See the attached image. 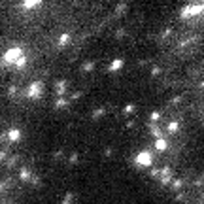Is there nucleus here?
<instances>
[{
    "mask_svg": "<svg viewBox=\"0 0 204 204\" xmlns=\"http://www.w3.org/2000/svg\"><path fill=\"white\" fill-rule=\"evenodd\" d=\"M21 57H25L23 55V49H19V47H13V49H8L6 53H4V57H2V62L4 64H17V61Z\"/></svg>",
    "mask_w": 204,
    "mask_h": 204,
    "instance_id": "obj_1",
    "label": "nucleus"
},
{
    "mask_svg": "<svg viewBox=\"0 0 204 204\" xmlns=\"http://www.w3.org/2000/svg\"><path fill=\"white\" fill-rule=\"evenodd\" d=\"M134 163L138 166H151V163H153V155H151L149 151H140V153L136 155Z\"/></svg>",
    "mask_w": 204,
    "mask_h": 204,
    "instance_id": "obj_2",
    "label": "nucleus"
},
{
    "mask_svg": "<svg viewBox=\"0 0 204 204\" xmlns=\"http://www.w3.org/2000/svg\"><path fill=\"white\" fill-rule=\"evenodd\" d=\"M42 87H43L42 81H34V83H30L29 91H27V97H29V98H38L40 95H42Z\"/></svg>",
    "mask_w": 204,
    "mask_h": 204,
    "instance_id": "obj_3",
    "label": "nucleus"
},
{
    "mask_svg": "<svg viewBox=\"0 0 204 204\" xmlns=\"http://www.w3.org/2000/svg\"><path fill=\"white\" fill-rule=\"evenodd\" d=\"M204 11V4H197V6H187L182 10V17H191V15H197Z\"/></svg>",
    "mask_w": 204,
    "mask_h": 204,
    "instance_id": "obj_4",
    "label": "nucleus"
},
{
    "mask_svg": "<svg viewBox=\"0 0 204 204\" xmlns=\"http://www.w3.org/2000/svg\"><path fill=\"white\" fill-rule=\"evenodd\" d=\"M153 146H155V149H157V151H165L166 147H168V142H166L165 138H159V140H155Z\"/></svg>",
    "mask_w": 204,
    "mask_h": 204,
    "instance_id": "obj_5",
    "label": "nucleus"
},
{
    "mask_svg": "<svg viewBox=\"0 0 204 204\" xmlns=\"http://www.w3.org/2000/svg\"><path fill=\"white\" fill-rule=\"evenodd\" d=\"M149 130H151V134L155 136V140H159V138H163V130L159 129L155 123H149Z\"/></svg>",
    "mask_w": 204,
    "mask_h": 204,
    "instance_id": "obj_6",
    "label": "nucleus"
},
{
    "mask_svg": "<svg viewBox=\"0 0 204 204\" xmlns=\"http://www.w3.org/2000/svg\"><path fill=\"white\" fill-rule=\"evenodd\" d=\"M121 66H123V59H115V61L110 62V66H108V68H110V72H117Z\"/></svg>",
    "mask_w": 204,
    "mask_h": 204,
    "instance_id": "obj_7",
    "label": "nucleus"
},
{
    "mask_svg": "<svg viewBox=\"0 0 204 204\" xmlns=\"http://www.w3.org/2000/svg\"><path fill=\"white\" fill-rule=\"evenodd\" d=\"M19 138H21V132H19L17 129H13V130L8 132V140H11V142H15V140H19Z\"/></svg>",
    "mask_w": 204,
    "mask_h": 204,
    "instance_id": "obj_8",
    "label": "nucleus"
},
{
    "mask_svg": "<svg viewBox=\"0 0 204 204\" xmlns=\"http://www.w3.org/2000/svg\"><path fill=\"white\" fill-rule=\"evenodd\" d=\"M161 176H163V183H168L170 182V168H163L161 170Z\"/></svg>",
    "mask_w": 204,
    "mask_h": 204,
    "instance_id": "obj_9",
    "label": "nucleus"
},
{
    "mask_svg": "<svg viewBox=\"0 0 204 204\" xmlns=\"http://www.w3.org/2000/svg\"><path fill=\"white\" fill-rule=\"evenodd\" d=\"M178 123L176 121H172V123H168V127H166V132H170V134H174V132H178Z\"/></svg>",
    "mask_w": 204,
    "mask_h": 204,
    "instance_id": "obj_10",
    "label": "nucleus"
},
{
    "mask_svg": "<svg viewBox=\"0 0 204 204\" xmlns=\"http://www.w3.org/2000/svg\"><path fill=\"white\" fill-rule=\"evenodd\" d=\"M19 176H21V179H30V172L27 168H21L19 170Z\"/></svg>",
    "mask_w": 204,
    "mask_h": 204,
    "instance_id": "obj_11",
    "label": "nucleus"
},
{
    "mask_svg": "<svg viewBox=\"0 0 204 204\" xmlns=\"http://www.w3.org/2000/svg\"><path fill=\"white\" fill-rule=\"evenodd\" d=\"M64 85H66L64 81H59L57 83V95H59V97H62V93H64Z\"/></svg>",
    "mask_w": 204,
    "mask_h": 204,
    "instance_id": "obj_12",
    "label": "nucleus"
},
{
    "mask_svg": "<svg viewBox=\"0 0 204 204\" xmlns=\"http://www.w3.org/2000/svg\"><path fill=\"white\" fill-rule=\"evenodd\" d=\"M93 66H95V61H89V62H85L81 68H83L85 72H91V70H93Z\"/></svg>",
    "mask_w": 204,
    "mask_h": 204,
    "instance_id": "obj_13",
    "label": "nucleus"
},
{
    "mask_svg": "<svg viewBox=\"0 0 204 204\" xmlns=\"http://www.w3.org/2000/svg\"><path fill=\"white\" fill-rule=\"evenodd\" d=\"M72 198H74V195H72V193H66V197L62 198V204H72Z\"/></svg>",
    "mask_w": 204,
    "mask_h": 204,
    "instance_id": "obj_14",
    "label": "nucleus"
},
{
    "mask_svg": "<svg viewBox=\"0 0 204 204\" xmlns=\"http://www.w3.org/2000/svg\"><path fill=\"white\" fill-rule=\"evenodd\" d=\"M66 42H70V36H68V34H62L61 40H59V43H61V46H64Z\"/></svg>",
    "mask_w": 204,
    "mask_h": 204,
    "instance_id": "obj_15",
    "label": "nucleus"
},
{
    "mask_svg": "<svg viewBox=\"0 0 204 204\" xmlns=\"http://www.w3.org/2000/svg\"><path fill=\"white\" fill-rule=\"evenodd\" d=\"M161 119V111H151V121H159Z\"/></svg>",
    "mask_w": 204,
    "mask_h": 204,
    "instance_id": "obj_16",
    "label": "nucleus"
},
{
    "mask_svg": "<svg viewBox=\"0 0 204 204\" xmlns=\"http://www.w3.org/2000/svg\"><path fill=\"white\" fill-rule=\"evenodd\" d=\"M66 104H68V100H64V98H59L55 106H57V108H62V106H66Z\"/></svg>",
    "mask_w": 204,
    "mask_h": 204,
    "instance_id": "obj_17",
    "label": "nucleus"
},
{
    "mask_svg": "<svg viewBox=\"0 0 204 204\" xmlns=\"http://www.w3.org/2000/svg\"><path fill=\"white\" fill-rule=\"evenodd\" d=\"M123 111H125V114H132V111H134V106H132V104H129V106L123 108Z\"/></svg>",
    "mask_w": 204,
    "mask_h": 204,
    "instance_id": "obj_18",
    "label": "nucleus"
},
{
    "mask_svg": "<svg viewBox=\"0 0 204 204\" xmlns=\"http://www.w3.org/2000/svg\"><path fill=\"white\" fill-rule=\"evenodd\" d=\"M102 114H104V110H95V111H93V119H98Z\"/></svg>",
    "mask_w": 204,
    "mask_h": 204,
    "instance_id": "obj_19",
    "label": "nucleus"
},
{
    "mask_svg": "<svg viewBox=\"0 0 204 204\" xmlns=\"http://www.w3.org/2000/svg\"><path fill=\"white\" fill-rule=\"evenodd\" d=\"M159 72H161V68H159V66H153V68H151V74H153V76H157Z\"/></svg>",
    "mask_w": 204,
    "mask_h": 204,
    "instance_id": "obj_20",
    "label": "nucleus"
},
{
    "mask_svg": "<svg viewBox=\"0 0 204 204\" xmlns=\"http://www.w3.org/2000/svg\"><path fill=\"white\" fill-rule=\"evenodd\" d=\"M70 163H78V153H72L70 155Z\"/></svg>",
    "mask_w": 204,
    "mask_h": 204,
    "instance_id": "obj_21",
    "label": "nucleus"
},
{
    "mask_svg": "<svg viewBox=\"0 0 204 204\" xmlns=\"http://www.w3.org/2000/svg\"><path fill=\"white\" fill-rule=\"evenodd\" d=\"M23 6H27V8H32V6H38V2H25Z\"/></svg>",
    "mask_w": 204,
    "mask_h": 204,
    "instance_id": "obj_22",
    "label": "nucleus"
},
{
    "mask_svg": "<svg viewBox=\"0 0 204 204\" xmlns=\"http://www.w3.org/2000/svg\"><path fill=\"white\" fill-rule=\"evenodd\" d=\"M123 34H125V30H123V29H119V30H117V32H115V36H117V38H121V36H123Z\"/></svg>",
    "mask_w": 204,
    "mask_h": 204,
    "instance_id": "obj_23",
    "label": "nucleus"
},
{
    "mask_svg": "<svg viewBox=\"0 0 204 204\" xmlns=\"http://www.w3.org/2000/svg\"><path fill=\"white\" fill-rule=\"evenodd\" d=\"M200 87H204V81H202V83H200Z\"/></svg>",
    "mask_w": 204,
    "mask_h": 204,
    "instance_id": "obj_24",
    "label": "nucleus"
}]
</instances>
